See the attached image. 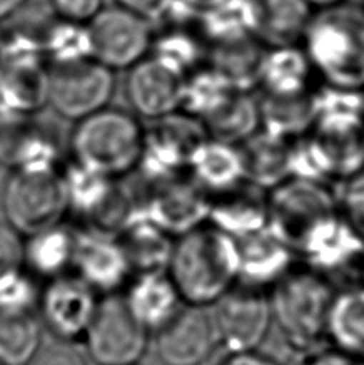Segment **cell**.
<instances>
[{"instance_id": "cell-8", "label": "cell", "mask_w": 364, "mask_h": 365, "mask_svg": "<svg viewBox=\"0 0 364 365\" xmlns=\"http://www.w3.org/2000/svg\"><path fill=\"white\" fill-rule=\"evenodd\" d=\"M209 138L204 123L178 110L146 128L138 170L149 185L188 173L191 158Z\"/></svg>"}, {"instance_id": "cell-22", "label": "cell", "mask_w": 364, "mask_h": 365, "mask_svg": "<svg viewBox=\"0 0 364 365\" xmlns=\"http://www.w3.org/2000/svg\"><path fill=\"white\" fill-rule=\"evenodd\" d=\"M241 257L239 282L270 290L294 268L298 258L268 227L238 240Z\"/></svg>"}, {"instance_id": "cell-39", "label": "cell", "mask_w": 364, "mask_h": 365, "mask_svg": "<svg viewBox=\"0 0 364 365\" xmlns=\"http://www.w3.org/2000/svg\"><path fill=\"white\" fill-rule=\"evenodd\" d=\"M24 269V236L9 223H0V277Z\"/></svg>"}, {"instance_id": "cell-48", "label": "cell", "mask_w": 364, "mask_h": 365, "mask_svg": "<svg viewBox=\"0 0 364 365\" xmlns=\"http://www.w3.org/2000/svg\"><path fill=\"white\" fill-rule=\"evenodd\" d=\"M4 45H5V29L0 26V71L4 64Z\"/></svg>"}, {"instance_id": "cell-17", "label": "cell", "mask_w": 364, "mask_h": 365, "mask_svg": "<svg viewBox=\"0 0 364 365\" xmlns=\"http://www.w3.org/2000/svg\"><path fill=\"white\" fill-rule=\"evenodd\" d=\"M156 336V354L164 365H203L220 343L212 314L198 306H183Z\"/></svg>"}, {"instance_id": "cell-46", "label": "cell", "mask_w": 364, "mask_h": 365, "mask_svg": "<svg viewBox=\"0 0 364 365\" xmlns=\"http://www.w3.org/2000/svg\"><path fill=\"white\" fill-rule=\"evenodd\" d=\"M178 2L188 6V9L196 13V15L199 16L201 13L206 11L207 9H211V6H213L216 4H218L220 0H178Z\"/></svg>"}, {"instance_id": "cell-2", "label": "cell", "mask_w": 364, "mask_h": 365, "mask_svg": "<svg viewBox=\"0 0 364 365\" xmlns=\"http://www.w3.org/2000/svg\"><path fill=\"white\" fill-rule=\"evenodd\" d=\"M167 274L186 306L209 308L239 284V244L206 223L175 239Z\"/></svg>"}, {"instance_id": "cell-16", "label": "cell", "mask_w": 364, "mask_h": 365, "mask_svg": "<svg viewBox=\"0 0 364 365\" xmlns=\"http://www.w3.org/2000/svg\"><path fill=\"white\" fill-rule=\"evenodd\" d=\"M186 76L149 55L127 71L126 96L136 117L159 120L181 110Z\"/></svg>"}, {"instance_id": "cell-19", "label": "cell", "mask_w": 364, "mask_h": 365, "mask_svg": "<svg viewBox=\"0 0 364 365\" xmlns=\"http://www.w3.org/2000/svg\"><path fill=\"white\" fill-rule=\"evenodd\" d=\"M263 189L249 182L228 192L213 195L207 223L233 239H243L268 227V197Z\"/></svg>"}, {"instance_id": "cell-49", "label": "cell", "mask_w": 364, "mask_h": 365, "mask_svg": "<svg viewBox=\"0 0 364 365\" xmlns=\"http://www.w3.org/2000/svg\"><path fill=\"white\" fill-rule=\"evenodd\" d=\"M356 2H358V5L364 10V0H356Z\"/></svg>"}, {"instance_id": "cell-3", "label": "cell", "mask_w": 364, "mask_h": 365, "mask_svg": "<svg viewBox=\"0 0 364 365\" xmlns=\"http://www.w3.org/2000/svg\"><path fill=\"white\" fill-rule=\"evenodd\" d=\"M335 284L308 263L297 262L268 290L273 325L292 351L311 353L328 343Z\"/></svg>"}, {"instance_id": "cell-15", "label": "cell", "mask_w": 364, "mask_h": 365, "mask_svg": "<svg viewBox=\"0 0 364 365\" xmlns=\"http://www.w3.org/2000/svg\"><path fill=\"white\" fill-rule=\"evenodd\" d=\"M73 272L101 297L122 293L133 277L118 236L86 226L77 227Z\"/></svg>"}, {"instance_id": "cell-42", "label": "cell", "mask_w": 364, "mask_h": 365, "mask_svg": "<svg viewBox=\"0 0 364 365\" xmlns=\"http://www.w3.org/2000/svg\"><path fill=\"white\" fill-rule=\"evenodd\" d=\"M175 0H116V5L146 18L153 24H158L167 15Z\"/></svg>"}, {"instance_id": "cell-34", "label": "cell", "mask_w": 364, "mask_h": 365, "mask_svg": "<svg viewBox=\"0 0 364 365\" xmlns=\"http://www.w3.org/2000/svg\"><path fill=\"white\" fill-rule=\"evenodd\" d=\"M236 88L218 71L206 63L186 76L181 110L201 122L223 106L236 93Z\"/></svg>"}, {"instance_id": "cell-27", "label": "cell", "mask_w": 364, "mask_h": 365, "mask_svg": "<svg viewBox=\"0 0 364 365\" xmlns=\"http://www.w3.org/2000/svg\"><path fill=\"white\" fill-rule=\"evenodd\" d=\"M257 38L266 47L302 43L315 9L307 0H256Z\"/></svg>"}, {"instance_id": "cell-11", "label": "cell", "mask_w": 364, "mask_h": 365, "mask_svg": "<svg viewBox=\"0 0 364 365\" xmlns=\"http://www.w3.org/2000/svg\"><path fill=\"white\" fill-rule=\"evenodd\" d=\"M116 90V73L96 60L50 68L49 106L74 123L111 103Z\"/></svg>"}, {"instance_id": "cell-43", "label": "cell", "mask_w": 364, "mask_h": 365, "mask_svg": "<svg viewBox=\"0 0 364 365\" xmlns=\"http://www.w3.org/2000/svg\"><path fill=\"white\" fill-rule=\"evenodd\" d=\"M298 365H364V361L337 348L328 346L307 353Z\"/></svg>"}, {"instance_id": "cell-13", "label": "cell", "mask_w": 364, "mask_h": 365, "mask_svg": "<svg viewBox=\"0 0 364 365\" xmlns=\"http://www.w3.org/2000/svg\"><path fill=\"white\" fill-rule=\"evenodd\" d=\"M211 202L212 195L185 173L151 182L136 207L143 217L177 239L207 223Z\"/></svg>"}, {"instance_id": "cell-40", "label": "cell", "mask_w": 364, "mask_h": 365, "mask_svg": "<svg viewBox=\"0 0 364 365\" xmlns=\"http://www.w3.org/2000/svg\"><path fill=\"white\" fill-rule=\"evenodd\" d=\"M49 6L55 18L89 24L105 9V0H49Z\"/></svg>"}, {"instance_id": "cell-24", "label": "cell", "mask_w": 364, "mask_h": 365, "mask_svg": "<svg viewBox=\"0 0 364 365\" xmlns=\"http://www.w3.org/2000/svg\"><path fill=\"white\" fill-rule=\"evenodd\" d=\"M77 227L66 223L24 237V268L36 279L69 274L74 264Z\"/></svg>"}, {"instance_id": "cell-26", "label": "cell", "mask_w": 364, "mask_h": 365, "mask_svg": "<svg viewBox=\"0 0 364 365\" xmlns=\"http://www.w3.org/2000/svg\"><path fill=\"white\" fill-rule=\"evenodd\" d=\"M292 141L260 130L257 135L243 143L246 182L270 191L290 178Z\"/></svg>"}, {"instance_id": "cell-33", "label": "cell", "mask_w": 364, "mask_h": 365, "mask_svg": "<svg viewBox=\"0 0 364 365\" xmlns=\"http://www.w3.org/2000/svg\"><path fill=\"white\" fill-rule=\"evenodd\" d=\"M328 343L364 361V285L337 293Z\"/></svg>"}, {"instance_id": "cell-14", "label": "cell", "mask_w": 364, "mask_h": 365, "mask_svg": "<svg viewBox=\"0 0 364 365\" xmlns=\"http://www.w3.org/2000/svg\"><path fill=\"white\" fill-rule=\"evenodd\" d=\"M101 295L74 272L47 280L39 297L42 324L61 343L84 341Z\"/></svg>"}, {"instance_id": "cell-5", "label": "cell", "mask_w": 364, "mask_h": 365, "mask_svg": "<svg viewBox=\"0 0 364 365\" xmlns=\"http://www.w3.org/2000/svg\"><path fill=\"white\" fill-rule=\"evenodd\" d=\"M145 133L133 113L108 106L76 122L69 136L71 160L119 180L138 168Z\"/></svg>"}, {"instance_id": "cell-10", "label": "cell", "mask_w": 364, "mask_h": 365, "mask_svg": "<svg viewBox=\"0 0 364 365\" xmlns=\"http://www.w3.org/2000/svg\"><path fill=\"white\" fill-rule=\"evenodd\" d=\"M212 319L226 353L258 351L273 327L268 290L236 284L213 304Z\"/></svg>"}, {"instance_id": "cell-25", "label": "cell", "mask_w": 364, "mask_h": 365, "mask_svg": "<svg viewBox=\"0 0 364 365\" xmlns=\"http://www.w3.org/2000/svg\"><path fill=\"white\" fill-rule=\"evenodd\" d=\"M116 236L127 253L133 276L141 272L167 271L175 239L143 217L136 202L133 212Z\"/></svg>"}, {"instance_id": "cell-44", "label": "cell", "mask_w": 364, "mask_h": 365, "mask_svg": "<svg viewBox=\"0 0 364 365\" xmlns=\"http://www.w3.org/2000/svg\"><path fill=\"white\" fill-rule=\"evenodd\" d=\"M218 365H283L275 357L252 351V353H233L218 362Z\"/></svg>"}, {"instance_id": "cell-31", "label": "cell", "mask_w": 364, "mask_h": 365, "mask_svg": "<svg viewBox=\"0 0 364 365\" xmlns=\"http://www.w3.org/2000/svg\"><path fill=\"white\" fill-rule=\"evenodd\" d=\"M211 138L241 146L262 130L257 91H236L217 113L203 122Z\"/></svg>"}, {"instance_id": "cell-36", "label": "cell", "mask_w": 364, "mask_h": 365, "mask_svg": "<svg viewBox=\"0 0 364 365\" xmlns=\"http://www.w3.org/2000/svg\"><path fill=\"white\" fill-rule=\"evenodd\" d=\"M42 330L34 314L0 312V364L31 365L41 351Z\"/></svg>"}, {"instance_id": "cell-20", "label": "cell", "mask_w": 364, "mask_h": 365, "mask_svg": "<svg viewBox=\"0 0 364 365\" xmlns=\"http://www.w3.org/2000/svg\"><path fill=\"white\" fill-rule=\"evenodd\" d=\"M318 87L320 81L302 43L266 47L257 93L294 96Z\"/></svg>"}, {"instance_id": "cell-7", "label": "cell", "mask_w": 364, "mask_h": 365, "mask_svg": "<svg viewBox=\"0 0 364 365\" xmlns=\"http://www.w3.org/2000/svg\"><path fill=\"white\" fill-rule=\"evenodd\" d=\"M5 221L24 237L64 223L69 215L61 170H11L2 191Z\"/></svg>"}, {"instance_id": "cell-45", "label": "cell", "mask_w": 364, "mask_h": 365, "mask_svg": "<svg viewBox=\"0 0 364 365\" xmlns=\"http://www.w3.org/2000/svg\"><path fill=\"white\" fill-rule=\"evenodd\" d=\"M29 0H0V23L24 9Z\"/></svg>"}, {"instance_id": "cell-47", "label": "cell", "mask_w": 364, "mask_h": 365, "mask_svg": "<svg viewBox=\"0 0 364 365\" xmlns=\"http://www.w3.org/2000/svg\"><path fill=\"white\" fill-rule=\"evenodd\" d=\"M307 2L313 6L315 10H323V9H329V6L348 2V0H307Z\"/></svg>"}, {"instance_id": "cell-32", "label": "cell", "mask_w": 364, "mask_h": 365, "mask_svg": "<svg viewBox=\"0 0 364 365\" xmlns=\"http://www.w3.org/2000/svg\"><path fill=\"white\" fill-rule=\"evenodd\" d=\"M266 45L257 37L209 47L207 63L222 73L238 91H257Z\"/></svg>"}, {"instance_id": "cell-9", "label": "cell", "mask_w": 364, "mask_h": 365, "mask_svg": "<svg viewBox=\"0 0 364 365\" xmlns=\"http://www.w3.org/2000/svg\"><path fill=\"white\" fill-rule=\"evenodd\" d=\"M151 334L128 311L122 293L100 298L84 338L96 365H136L146 354Z\"/></svg>"}, {"instance_id": "cell-38", "label": "cell", "mask_w": 364, "mask_h": 365, "mask_svg": "<svg viewBox=\"0 0 364 365\" xmlns=\"http://www.w3.org/2000/svg\"><path fill=\"white\" fill-rule=\"evenodd\" d=\"M335 187L343 221L364 242V172Z\"/></svg>"}, {"instance_id": "cell-23", "label": "cell", "mask_w": 364, "mask_h": 365, "mask_svg": "<svg viewBox=\"0 0 364 365\" xmlns=\"http://www.w3.org/2000/svg\"><path fill=\"white\" fill-rule=\"evenodd\" d=\"M188 175L212 197L244 185L241 148L209 136L191 158Z\"/></svg>"}, {"instance_id": "cell-4", "label": "cell", "mask_w": 364, "mask_h": 365, "mask_svg": "<svg viewBox=\"0 0 364 365\" xmlns=\"http://www.w3.org/2000/svg\"><path fill=\"white\" fill-rule=\"evenodd\" d=\"M302 47L323 86L364 91V10L356 0L316 10Z\"/></svg>"}, {"instance_id": "cell-50", "label": "cell", "mask_w": 364, "mask_h": 365, "mask_svg": "<svg viewBox=\"0 0 364 365\" xmlns=\"http://www.w3.org/2000/svg\"><path fill=\"white\" fill-rule=\"evenodd\" d=\"M0 365H2V364H0Z\"/></svg>"}, {"instance_id": "cell-28", "label": "cell", "mask_w": 364, "mask_h": 365, "mask_svg": "<svg viewBox=\"0 0 364 365\" xmlns=\"http://www.w3.org/2000/svg\"><path fill=\"white\" fill-rule=\"evenodd\" d=\"M198 29L209 47L257 37L256 0H220L198 18Z\"/></svg>"}, {"instance_id": "cell-37", "label": "cell", "mask_w": 364, "mask_h": 365, "mask_svg": "<svg viewBox=\"0 0 364 365\" xmlns=\"http://www.w3.org/2000/svg\"><path fill=\"white\" fill-rule=\"evenodd\" d=\"M41 290L28 269H19L0 277V312L34 314Z\"/></svg>"}, {"instance_id": "cell-41", "label": "cell", "mask_w": 364, "mask_h": 365, "mask_svg": "<svg viewBox=\"0 0 364 365\" xmlns=\"http://www.w3.org/2000/svg\"><path fill=\"white\" fill-rule=\"evenodd\" d=\"M31 365H87V362L79 351L71 346V343H60L39 351Z\"/></svg>"}, {"instance_id": "cell-21", "label": "cell", "mask_w": 364, "mask_h": 365, "mask_svg": "<svg viewBox=\"0 0 364 365\" xmlns=\"http://www.w3.org/2000/svg\"><path fill=\"white\" fill-rule=\"evenodd\" d=\"M0 162L11 170H61V146L50 130L29 120L0 132Z\"/></svg>"}, {"instance_id": "cell-6", "label": "cell", "mask_w": 364, "mask_h": 365, "mask_svg": "<svg viewBox=\"0 0 364 365\" xmlns=\"http://www.w3.org/2000/svg\"><path fill=\"white\" fill-rule=\"evenodd\" d=\"M310 133L326 154L334 186L364 172V91L321 83Z\"/></svg>"}, {"instance_id": "cell-1", "label": "cell", "mask_w": 364, "mask_h": 365, "mask_svg": "<svg viewBox=\"0 0 364 365\" xmlns=\"http://www.w3.org/2000/svg\"><path fill=\"white\" fill-rule=\"evenodd\" d=\"M266 197L268 230L290 247L298 262H313L345 226L330 182L290 177Z\"/></svg>"}, {"instance_id": "cell-12", "label": "cell", "mask_w": 364, "mask_h": 365, "mask_svg": "<svg viewBox=\"0 0 364 365\" xmlns=\"http://www.w3.org/2000/svg\"><path fill=\"white\" fill-rule=\"evenodd\" d=\"M93 60L116 71H128L151 55L154 24L119 5L105 6L89 23Z\"/></svg>"}, {"instance_id": "cell-18", "label": "cell", "mask_w": 364, "mask_h": 365, "mask_svg": "<svg viewBox=\"0 0 364 365\" xmlns=\"http://www.w3.org/2000/svg\"><path fill=\"white\" fill-rule=\"evenodd\" d=\"M122 297L132 316L153 335L166 327L185 304L167 271L135 274Z\"/></svg>"}, {"instance_id": "cell-29", "label": "cell", "mask_w": 364, "mask_h": 365, "mask_svg": "<svg viewBox=\"0 0 364 365\" xmlns=\"http://www.w3.org/2000/svg\"><path fill=\"white\" fill-rule=\"evenodd\" d=\"M316 91L294 96L258 93L262 130L285 140L308 135L316 120Z\"/></svg>"}, {"instance_id": "cell-30", "label": "cell", "mask_w": 364, "mask_h": 365, "mask_svg": "<svg viewBox=\"0 0 364 365\" xmlns=\"http://www.w3.org/2000/svg\"><path fill=\"white\" fill-rule=\"evenodd\" d=\"M154 32L151 55L180 71L191 74L204 66L209 56V45L198 29V23H166Z\"/></svg>"}, {"instance_id": "cell-35", "label": "cell", "mask_w": 364, "mask_h": 365, "mask_svg": "<svg viewBox=\"0 0 364 365\" xmlns=\"http://www.w3.org/2000/svg\"><path fill=\"white\" fill-rule=\"evenodd\" d=\"M45 60L49 66H66L93 58L89 24L55 18L41 32Z\"/></svg>"}]
</instances>
